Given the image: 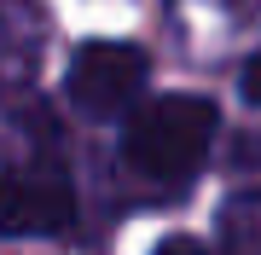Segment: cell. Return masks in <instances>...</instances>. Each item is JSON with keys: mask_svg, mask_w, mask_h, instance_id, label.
<instances>
[{"mask_svg": "<svg viewBox=\"0 0 261 255\" xmlns=\"http://www.w3.org/2000/svg\"><path fill=\"white\" fill-rule=\"evenodd\" d=\"M209 145H215V104L197 93H163L128 116L122 162H128L134 180L168 191V186H186L203 168Z\"/></svg>", "mask_w": 261, "mask_h": 255, "instance_id": "cell-1", "label": "cell"}, {"mask_svg": "<svg viewBox=\"0 0 261 255\" xmlns=\"http://www.w3.org/2000/svg\"><path fill=\"white\" fill-rule=\"evenodd\" d=\"M151 58L134 47V41H87L82 52L70 58V104L93 122H111V116H128L134 99L145 93Z\"/></svg>", "mask_w": 261, "mask_h": 255, "instance_id": "cell-2", "label": "cell"}, {"mask_svg": "<svg viewBox=\"0 0 261 255\" xmlns=\"http://www.w3.org/2000/svg\"><path fill=\"white\" fill-rule=\"evenodd\" d=\"M75 215V191L58 168L23 162V168L0 174V232L6 238H47L64 232Z\"/></svg>", "mask_w": 261, "mask_h": 255, "instance_id": "cell-3", "label": "cell"}, {"mask_svg": "<svg viewBox=\"0 0 261 255\" xmlns=\"http://www.w3.org/2000/svg\"><path fill=\"white\" fill-rule=\"evenodd\" d=\"M221 244L226 255H261V191L232 197L221 209Z\"/></svg>", "mask_w": 261, "mask_h": 255, "instance_id": "cell-4", "label": "cell"}, {"mask_svg": "<svg viewBox=\"0 0 261 255\" xmlns=\"http://www.w3.org/2000/svg\"><path fill=\"white\" fill-rule=\"evenodd\" d=\"M151 255H203V244H197V238H163Z\"/></svg>", "mask_w": 261, "mask_h": 255, "instance_id": "cell-5", "label": "cell"}, {"mask_svg": "<svg viewBox=\"0 0 261 255\" xmlns=\"http://www.w3.org/2000/svg\"><path fill=\"white\" fill-rule=\"evenodd\" d=\"M244 99H250V104H261V52L244 64Z\"/></svg>", "mask_w": 261, "mask_h": 255, "instance_id": "cell-6", "label": "cell"}]
</instances>
